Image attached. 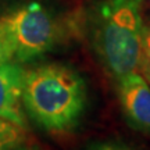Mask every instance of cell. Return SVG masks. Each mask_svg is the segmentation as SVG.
Returning a JSON list of instances; mask_svg holds the SVG:
<instances>
[{
    "instance_id": "6da1fadb",
    "label": "cell",
    "mask_w": 150,
    "mask_h": 150,
    "mask_svg": "<svg viewBox=\"0 0 150 150\" xmlns=\"http://www.w3.org/2000/svg\"><path fill=\"white\" fill-rule=\"evenodd\" d=\"M28 118L54 136L72 134L88 107V86L76 70L47 63L27 70L22 95Z\"/></svg>"
},
{
    "instance_id": "7a4b0ae2",
    "label": "cell",
    "mask_w": 150,
    "mask_h": 150,
    "mask_svg": "<svg viewBox=\"0 0 150 150\" xmlns=\"http://www.w3.org/2000/svg\"><path fill=\"white\" fill-rule=\"evenodd\" d=\"M145 0H102L91 14V40L114 81L139 71Z\"/></svg>"
},
{
    "instance_id": "3957f363",
    "label": "cell",
    "mask_w": 150,
    "mask_h": 150,
    "mask_svg": "<svg viewBox=\"0 0 150 150\" xmlns=\"http://www.w3.org/2000/svg\"><path fill=\"white\" fill-rule=\"evenodd\" d=\"M57 24L39 1H29L0 16V39L13 61L25 64L50 52L57 42Z\"/></svg>"
},
{
    "instance_id": "277c9868",
    "label": "cell",
    "mask_w": 150,
    "mask_h": 150,
    "mask_svg": "<svg viewBox=\"0 0 150 150\" xmlns=\"http://www.w3.org/2000/svg\"><path fill=\"white\" fill-rule=\"evenodd\" d=\"M117 96L127 122L142 134L150 135V83L138 72L115 81Z\"/></svg>"
},
{
    "instance_id": "5b68a950",
    "label": "cell",
    "mask_w": 150,
    "mask_h": 150,
    "mask_svg": "<svg viewBox=\"0 0 150 150\" xmlns=\"http://www.w3.org/2000/svg\"><path fill=\"white\" fill-rule=\"evenodd\" d=\"M25 74L27 70L21 63L0 64V118L28 129V115L22 102Z\"/></svg>"
},
{
    "instance_id": "8992f818",
    "label": "cell",
    "mask_w": 150,
    "mask_h": 150,
    "mask_svg": "<svg viewBox=\"0 0 150 150\" xmlns=\"http://www.w3.org/2000/svg\"><path fill=\"white\" fill-rule=\"evenodd\" d=\"M28 129L0 118V150H16L27 145Z\"/></svg>"
},
{
    "instance_id": "52a82bcc",
    "label": "cell",
    "mask_w": 150,
    "mask_h": 150,
    "mask_svg": "<svg viewBox=\"0 0 150 150\" xmlns=\"http://www.w3.org/2000/svg\"><path fill=\"white\" fill-rule=\"evenodd\" d=\"M139 71L146 79L150 78V20H146L145 25H143Z\"/></svg>"
},
{
    "instance_id": "ba28073f",
    "label": "cell",
    "mask_w": 150,
    "mask_h": 150,
    "mask_svg": "<svg viewBox=\"0 0 150 150\" xmlns=\"http://www.w3.org/2000/svg\"><path fill=\"white\" fill-rule=\"evenodd\" d=\"M86 150H138L128 146L121 142H115V140H103V142H95L92 143Z\"/></svg>"
},
{
    "instance_id": "9c48e42d",
    "label": "cell",
    "mask_w": 150,
    "mask_h": 150,
    "mask_svg": "<svg viewBox=\"0 0 150 150\" xmlns=\"http://www.w3.org/2000/svg\"><path fill=\"white\" fill-rule=\"evenodd\" d=\"M7 61H13V57H11L7 46H6L4 43H3V40L0 39V64L7 63Z\"/></svg>"
},
{
    "instance_id": "30bf717a",
    "label": "cell",
    "mask_w": 150,
    "mask_h": 150,
    "mask_svg": "<svg viewBox=\"0 0 150 150\" xmlns=\"http://www.w3.org/2000/svg\"><path fill=\"white\" fill-rule=\"evenodd\" d=\"M16 150H33V149H31V147H28L27 145H24V146H21V147H18V149H16Z\"/></svg>"
},
{
    "instance_id": "8fae6325",
    "label": "cell",
    "mask_w": 150,
    "mask_h": 150,
    "mask_svg": "<svg viewBox=\"0 0 150 150\" xmlns=\"http://www.w3.org/2000/svg\"><path fill=\"white\" fill-rule=\"evenodd\" d=\"M147 82H149V83H150V78H149V79H147Z\"/></svg>"
},
{
    "instance_id": "7c38bea8",
    "label": "cell",
    "mask_w": 150,
    "mask_h": 150,
    "mask_svg": "<svg viewBox=\"0 0 150 150\" xmlns=\"http://www.w3.org/2000/svg\"><path fill=\"white\" fill-rule=\"evenodd\" d=\"M147 1H149V3H150V0H147Z\"/></svg>"
}]
</instances>
